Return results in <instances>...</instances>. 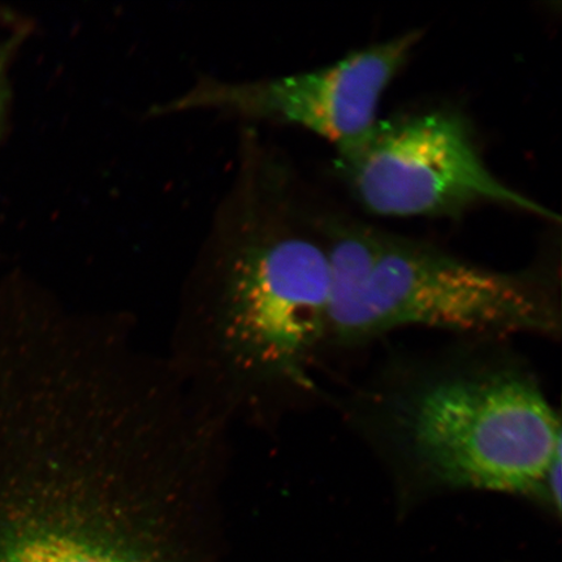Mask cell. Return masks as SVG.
<instances>
[{"label": "cell", "instance_id": "cell-1", "mask_svg": "<svg viewBox=\"0 0 562 562\" xmlns=\"http://www.w3.org/2000/svg\"><path fill=\"white\" fill-rule=\"evenodd\" d=\"M226 431L145 357L55 350L0 397V562H191Z\"/></svg>", "mask_w": 562, "mask_h": 562}, {"label": "cell", "instance_id": "cell-2", "mask_svg": "<svg viewBox=\"0 0 562 562\" xmlns=\"http://www.w3.org/2000/svg\"><path fill=\"white\" fill-rule=\"evenodd\" d=\"M329 301L326 249L271 214L246 154L189 279L170 360L229 424L267 392L306 383Z\"/></svg>", "mask_w": 562, "mask_h": 562}, {"label": "cell", "instance_id": "cell-3", "mask_svg": "<svg viewBox=\"0 0 562 562\" xmlns=\"http://www.w3.org/2000/svg\"><path fill=\"white\" fill-rule=\"evenodd\" d=\"M393 456L420 488L517 495L561 512V422L529 371L457 362L392 391L382 412Z\"/></svg>", "mask_w": 562, "mask_h": 562}, {"label": "cell", "instance_id": "cell-4", "mask_svg": "<svg viewBox=\"0 0 562 562\" xmlns=\"http://www.w3.org/2000/svg\"><path fill=\"white\" fill-rule=\"evenodd\" d=\"M328 339L357 346L403 327L502 336L560 333L539 281L463 262L367 226L333 231Z\"/></svg>", "mask_w": 562, "mask_h": 562}, {"label": "cell", "instance_id": "cell-5", "mask_svg": "<svg viewBox=\"0 0 562 562\" xmlns=\"http://www.w3.org/2000/svg\"><path fill=\"white\" fill-rule=\"evenodd\" d=\"M336 167L362 206L383 216L460 214L492 203L559 221L492 175L469 126L437 111L379 122L337 149Z\"/></svg>", "mask_w": 562, "mask_h": 562}, {"label": "cell", "instance_id": "cell-6", "mask_svg": "<svg viewBox=\"0 0 562 562\" xmlns=\"http://www.w3.org/2000/svg\"><path fill=\"white\" fill-rule=\"evenodd\" d=\"M422 32L363 48L335 65L278 79L226 82L202 79L153 114L192 110L297 125L340 147L355 143L378 123L386 88L419 44Z\"/></svg>", "mask_w": 562, "mask_h": 562}, {"label": "cell", "instance_id": "cell-7", "mask_svg": "<svg viewBox=\"0 0 562 562\" xmlns=\"http://www.w3.org/2000/svg\"><path fill=\"white\" fill-rule=\"evenodd\" d=\"M18 42L19 40H10L0 45V128H2L5 111L7 108H9L10 100L9 81H7V68H9L11 55L13 52H15Z\"/></svg>", "mask_w": 562, "mask_h": 562}]
</instances>
